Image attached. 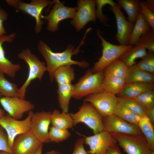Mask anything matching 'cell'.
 <instances>
[{
  "mask_svg": "<svg viewBox=\"0 0 154 154\" xmlns=\"http://www.w3.org/2000/svg\"><path fill=\"white\" fill-rule=\"evenodd\" d=\"M128 67L118 58L108 65L103 70L104 76H113L125 79Z\"/></svg>",
  "mask_w": 154,
  "mask_h": 154,
  "instance_id": "cell-26",
  "label": "cell"
},
{
  "mask_svg": "<svg viewBox=\"0 0 154 154\" xmlns=\"http://www.w3.org/2000/svg\"><path fill=\"white\" fill-rule=\"evenodd\" d=\"M77 2V11L70 23L77 31H80L89 22H96V5L94 0H78Z\"/></svg>",
  "mask_w": 154,
  "mask_h": 154,
  "instance_id": "cell-10",
  "label": "cell"
},
{
  "mask_svg": "<svg viewBox=\"0 0 154 154\" xmlns=\"http://www.w3.org/2000/svg\"><path fill=\"white\" fill-rule=\"evenodd\" d=\"M113 114L130 123L137 125L141 117L117 102Z\"/></svg>",
  "mask_w": 154,
  "mask_h": 154,
  "instance_id": "cell-30",
  "label": "cell"
},
{
  "mask_svg": "<svg viewBox=\"0 0 154 154\" xmlns=\"http://www.w3.org/2000/svg\"><path fill=\"white\" fill-rule=\"evenodd\" d=\"M70 135L71 133L67 129L52 126L49 127L48 137L50 142L59 143L67 139Z\"/></svg>",
  "mask_w": 154,
  "mask_h": 154,
  "instance_id": "cell-33",
  "label": "cell"
},
{
  "mask_svg": "<svg viewBox=\"0 0 154 154\" xmlns=\"http://www.w3.org/2000/svg\"><path fill=\"white\" fill-rule=\"evenodd\" d=\"M82 40L80 44L75 49L71 44H68L65 50L61 52H53L45 42L40 40L37 44V49L42 55L46 62L47 71L48 72L50 82L54 80V74L59 67L65 65H76L82 68H86L89 65V63L85 61H75L72 59L73 55L77 54L80 51V46L84 42Z\"/></svg>",
  "mask_w": 154,
  "mask_h": 154,
  "instance_id": "cell-1",
  "label": "cell"
},
{
  "mask_svg": "<svg viewBox=\"0 0 154 154\" xmlns=\"http://www.w3.org/2000/svg\"><path fill=\"white\" fill-rule=\"evenodd\" d=\"M111 133L127 154H148L152 151L143 135Z\"/></svg>",
  "mask_w": 154,
  "mask_h": 154,
  "instance_id": "cell-8",
  "label": "cell"
},
{
  "mask_svg": "<svg viewBox=\"0 0 154 154\" xmlns=\"http://www.w3.org/2000/svg\"><path fill=\"white\" fill-rule=\"evenodd\" d=\"M118 4L126 11L128 21L135 22L140 12V2L139 0H117Z\"/></svg>",
  "mask_w": 154,
  "mask_h": 154,
  "instance_id": "cell-28",
  "label": "cell"
},
{
  "mask_svg": "<svg viewBox=\"0 0 154 154\" xmlns=\"http://www.w3.org/2000/svg\"><path fill=\"white\" fill-rule=\"evenodd\" d=\"M140 69L149 72L154 73V53L149 51L146 55L142 58L141 60L135 64Z\"/></svg>",
  "mask_w": 154,
  "mask_h": 154,
  "instance_id": "cell-35",
  "label": "cell"
},
{
  "mask_svg": "<svg viewBox=\"0 0 154 154\" xmlns=\"http://www.w3.org/2000/svg\"><path fill=\"white\" fill-rule=\"evenodd\" d=\"M96 31L97 36L101 40V45L102 50V56L99 60L94 64L91 69L94 73L103 71L108 65L119 58L134 46L129 44L123 46L111 44L104 38L99 29H96Z\"/></svg>",
  "mask_w": 154,
  "mask_h": 154,
  "instance_id": "cell-4",
  "label": "cell"
},
{
  "mask_svg": "<svg viewBox=\"0 0 154 154\" xmlns=\"http://www.w3.org/2000/svg\"><path fill=\"white\" fill-rule=\"evenodd\" d=\"M72 114L63 112L61 113L58 110H54L50 116L52 126L67 129L72 128L74 125Z\"/></svg>",
  "mask_w": 154,
  "mask_h": 154,
  "instance_id": "cell-23",
  "label": "cell"
},
{
  "mask_svg": "<svg viewBox=\"0 0 154 154\" xmlns=\"http://www.w3.org/2000/svg\"><path fill=\"white\" fill-rule=\"evenodd\" d=\"M151 29L143 14H138L135 24L131 35L128 44L134 46L139 41L141 37Z\"/></svg>",
  "mask_w": 154,
  "mask_h": 154,
  "instance_id": "cell-21",
  "label": "cell"
},
{
  "mask_svg": "<svg viewBox=\"0 0 154 154\" xmlns=\"http://www.w3.org/2000/svg\"><path fill=\"white\" fill-rule=\"evenodd\" d=\"M104 76L103 71L94 73L89 69L78 82L74 85L72 98L79 100L92 94L104 92L102 84Z\"/></svg>",
  "mask_w": 154,
  "mask_h": 154,
  "instance_id": "cell-5",
  "label": "cell"
},
{
  "mask_svg": "<svg viewBox=\"0 0 154 154\" xmlns=\"http://www.w3.org/2000/svg\"><path fill=\"white\" fill-rule=\"evenodd\" d=\"M4 129L0 126V151H4L9 154H12V150L9 147L7 135Z\"/></svg>",
  "mask_w": 154,
  "mask_h": 154,
  "instance_id": "cell-38",
  "label": "cell"
},
{
  "mask_svg": "<svg viewBox=\"0 0 154 154\" xmlns=\"http://www.w3.org/2000/svg\"><path fill=\"white\" fill-rule=\"evenodd\" d=\"M43 144L41 145L35 154H42Z\"/></svg>",
  "mask_w": 154,
  "mask_h": 154,
  "instance_id": "cell-46",
  "label": "cell"
},
{
  "mask_svg": "<svg viewBox=\"0 0 154 154\" xmlns=\"http://www.w3.org/2000/svg\"><path fill=\"white\" fill-rule=\"evenodd\" d=\"M140 5L141 13L151 28L154 30V13L146 7L141 1H140Z\"/></svg>",
  "mask_w": 154,
  "mask_h": 154,
  "instance_id": "cell-39",
  "label": "cell"
},
{
  "mask_svg": "<svg viewBox=\"0 0 154 154\" xmlns=\"http://www.w3.org/2000/svg\"><path fill=\"white\" fill-rule=\"evenodd\" d=\"M141 1L146 7L154 13V0H147Z\"/></svg>",
  "mask_w": 154,
  "mask_h": 154,
  "instance_id": "cell-43",
  "label": "cell"
},
{
  "mask_svg": "<svg viewBox=\"0 0 154 154\" xmlns=\"http://www.w3.org/2000/svg\"><path fill=\"white\" fill-rule=\"evenodd\" d=\"M33 113L32 111L29 112L27 117L21 120L15 119L8 114H5L0 118V126L7 132L11 149L14 141L18 135L31 132V120Z\"/></svg>",
  "mask_w": 154,
  "mask_h": 154,
  "instance_id": "cell-7",
  "label": "cell"
},
{
  "mask_svg": "<svg viewBox=\"0 0 154 154\" xmlns=\"http://www.w3.org/2000/svg\"><path fill=\"white\" fill-rule=\"evenodd\" d=\"M125 84L124 79L104 76L102 88L103 91L116 96L120 92Z\"/></svg>",
  "mask_w": 154,
  "mask_h": 154,
  "instance_id": "cell-24",
  "label": "cell"
},
{
  "mask_svg": "<svg viewBox=\"0 0 154 154\" xmlns=\"http://www.w3.org/2000/svg\"><path fill=\"white\" fill-rule=\"evenodd\" d=\"M8 16L6 11L0 8V35H5L7 33L3 26V23L7 19Z\"/></svg>",
  "mask_w": 154,
  "mask_h": 154,
  "instance_id": "cell-41",
  "label": "cell"
},
{
  "mask_svg": "<svg viewBox=\"0 0 154 154\" xmlns=\"http://www.w3.org/2000/svg\"><path fill=\"white\" fill-rule=\"evenodd\" d=\"M16 33L13 32L8 35H0V72L12 78L15 77L17 72L21 68L19 64H14L5 56L3 47L4 42L11 43L16 36Z\"/></svg>",
  "mask_w": 154,
  "mask_h": 154,
  "instance_id": "cell-18",
  "label": "cell"
},
{
  "mask_svg": "<svg viewBox=\"0 0 154 154\" xmlns=\"http://www.w3.org/2000/svg\"><path fill=\"white\" fill-rule=\"evenodd\" d=\"M117 101L119 103L140 117L147 116V108L137 100L117 97Z\"/></svg>",
  "mask_w": 154,
  "mask_h": 154,
  "instance_id": "cell-31",
  "label": "cell"
},
{
  "mask_svg": "<svg viewBox=\"0 0 154 154\" xmlns=\"http://www.w3.org/2000/svg\"><path fill=\"white\" fill-rule=\"evenodd\" d=\"M17 85L10 82L5 77L4 74L0 72V94L5 97H18Z\"/></svg>",
  "mask_w": 154,
  "mask_h": 154,
  "instance_id": "cell-32",
  "label": "cell"
},
{
  "mask_svg": "<svg viewBox=\"0 0 154 154\" xmlns=\"http://www.w3.org/2000/svg\"><path fill=\"white\" fill-rule=\"evenodd\" d=\"M121 8L117 3L113 7H109V11L114 14L116 19L117 27L116 39L120 45L126 46L129 45L130 37L135 22L127 20Z\"/></svg>",
  "mask_w": 154,
  "mask_h": 154,
  "instance_id": "cell-13",
  "label": "cell"
},
{
  "mask_svg": "<svg viewBox=\"0 0 154 154\" xmlns=\"http://www.w3.org/2000/svg\"><path fill=\"white\" fill-rule=\"evenodd\" d=\"M51 112L42 111L33 114L31 120V132L42 143L50 141L48 137Z\"/></svg>",
  "mask_w": 154,
  "mask_h": 154,
  "instance_id": "cell-14",
  "label": "cell"
},
{
  "mask_svg": "<svg viewBox=\"0 0 154 154\" xmlns=\"http://www.w3.org/2000/svg\"><path fill=\"white\" fill-rule=\"evenodd\" d=\"M137 126L145 137L151 150H154V129L153 123L147 116L141 117Z\"/></svg>",
  "mask_w": 154,
  "mask_h": 154,
  "instance_id": "cell-27",
  "label": "cell"
},
{
  "mask_svg": "<svg viewBox=\"0 0 154 154\" xmlns=\"http://www.w3.org/2000/svg\"><path fill=\"white\" fill-rule=\"evenodd\" d=\"M84 138H80L77 139L74 143V151L71 154H89L84 149Z\"/></svg>",
  "mask_w": 154,
  "mask_h": 154,
  "instance_id": "cell-40",
  "label": "cell"
},
{
  "mask_svg": "<svg viewBox=\"0 0 154 154\" xmlns=\"http://www.w3.org/2000/svg\"><path fill=\"white\" fill-rule=\"evenodd\" d=\"M84 101L91 104L102 117L113 114L118 102L116 95L104 91L90 94Z\"/></svg>",
  "mask_w": 154,
  "mask_h": 154,
  "instance_id": "cell-11",
  "label": "cell"
},
{
  "mask_svg": "<svg viewBox=\"0 0 154 154\" xmlns=\"http://www.w3.org/2000/svg\"><path fill=\"white\" fill-rule=\"evenodd\" d=\"M1 95L0 94V100L1 97ZM5 114L4 111L1 109L0 108V118L3 116Z\"/></svg>",
  "mask_w": 154,
  "mask_h": 154,
  "instance_id": "cell-47",
  "label": "cell"
},
{
  "mask_svg": "<svg viewBox=\"0 0 154 154\" xmlns=\"http://www.w3.org/2000/svg\"><path fill=\"white\" fill-rule=\"evenodd\" d=\"M72 116L74 126L83 123L92 129L94 134L105 130L102 116L89 102L84 101L79 110L72 114Z\"/></svg>",
  "mask_w": 154,
  "mask_h": 154,
  "instance_id": "cell-6",
  "label": "cell"
},
{
  "mask_svg": "<svg viewBox=\"0 0 154 154\" xmlns=\"http://www.w3.org/2000/svg\"><path fill=\"white\" fill-rule=\"evenodd\" d=\"M18 58L25 62L28 65L29 72L27 77L23 85L19 88V97L25 99L27 89L34 80H42L47 71L45 63L40 61L37 56L33 53L29 48L22 50L18 54Z\"/></svg>",
  "mask_w": 154,
  "mask_h": 154,
  "instance_id": "cell-2",
  "label": "cell"
},
{
  "mask_svg": "<svg viewBox=\"0 0 154 154\" xmlns=\"http://www.w3.org/2000/svg\"><path fill=\"white\" fill-rule=\"evenodd\" d=\"M0 103L8 114L17 120L35 108L34 105L30 101L18 97L4 96L1 98Z\"/></svg>",
  "mask_w": 154,
  "mask_h": 154,
  "instance_id": "cell-15",
  "label": "cell"
},
{
  "mask_svg": "<svg viewBox=\"0 0 154 154\" xmlns=\"http://www.w3.org/2000/svg\"><path fill=\"white\" fill-rule=\"evenodd\" d=\"M133 99L138 101L148 110L154 107V90L144 92Z\"/></svg>",
  "mask_w": 154,
  "mask_h": 154,
  "instance_id": "cell-37",
  "label": "cell"
},
{
  "mask_svg": "<svg viewBox=\"0 0 154 154\" xmlns=\"http://www.w3.org/2000/svg\"><path fill=\"white\" fill-rule=\"evenodd\" d=\"M102 117L105 130L110 133L143 135L137 125L128 122L115 115Z\"/></svg>",
  "mask_w": 154,
  "mask_h": 154,
  "instance_id": "cell-12",
  "label": "cell"
},
{
  "mask_svg": "<svg viewBox=\"0 0 154 154\" xmlns=\"http://www.w3.org/2000/svg\"><path fill=\"white\" fill-rule=\"evenodd\" d=\"M135 45L142 46L149 51L154 52V30L151 29L142 35Z\"/></svg>",
  "mask_w": 154,
  "mask_h": 154,
  "instance_id": "cell-36",
  "label": "cell"
},
{
  "mask_svg": "<svg viewBox=\"0 0 154 154\" xmlns=\"http://www.w3.org/2000/svg\"><path fill=\"white\" fill-rule=\"evenodd\" d=\"M153 84L133 82L126 83L118 97L133 99L146 91L154 90Z\"/></svg>",
  "mask_w": 154,
  "mask_h": 154,
  "instance_id": "cell-19",
  "label": "cell"
},
{
  "mask_svg": "<svg viewBox=\"0 0 154 154\" xmlns=\"http://www.w3.org/2000/svg\"><path fill=\"white\" fill-rule=\"evenodd\" d=\"M84 137V143L89 146L90 154H105L110 147L117 143L112 134L105 130Z\"/></svg>",
  "mask_w": 154,
  "mask_h": 154,
  "instance_id": "cell-16",
  "label": "cell"
},
{
  "mask_svg": "<svg viewBox=\"0 0 154 154\" xmlns=\"http://www.w3.org/2000/svg\"><path fill=\"white\" fill-rule=\"evenodd\" d=\"M64 3V1L61 2L56 0L48 14L43 15L42 19L48 22L46 29L48 31L52 33L56 32L59 30L58 25L61 21L69 18L72 19L74 17L77 7H67Z\"/></svg>",
  "mask_w": 154,
  "mask_h": 154,
  "instance_id": "cell-9",
  "label": "cell"
},
{
  "mask_svg": "<svg viewBox=\"0 0 154 154\" xmlns=\"http://www.w3.org/2000/svg\"><path fill=\"white\" fill-rule=\"evenodd\" d=\"M148 154H154V151H151Z\"/></svg>",
  "mask_w": 154,
  "mask_h": 154,
  "instance_id": "cell-49",
  "label": "cell"
},
{
  "mask_svg": "<svg viewBox=\"0 0 154 154\" xmlns=\"http://www.w3.org/2000/svg\"><path fill=\"white\" fill-rule=\"evenodd\" d=\"M75 74L73 67L66 65L58 68L55 72L54 78L58 84L71 83L74 78Z\"/></svg>",
  "mask_w": 154,
  "mask_h": 154,
  "instance_id": "cell-29",
  "label": "cell"
},
{
  "mask_svg": "<svg viewBox=\"0 0 154 154\" xmlns=\"http://www.w3.org/2000/svg\"><path fill=\"white\" fill-rule=\"evenodd\" d=\"M147 116L151 122L154 123V107L147 110Z\"/></svg>",
  "mask_w": 154,
  "mask_h": 154,
  "instance_id": "cell-44",
  "label": "cell"
},
{
  "mask_svg": "<svg viewBox=\"0 0 154 154\" xmlns=\"http://www.w3.org/2000/svg\"><path fill=\"white\" fill-rule=\"evenodd\" d=\"M0 154H9L7 153L4 151H0Z\"/></svg>",
  "mask_w": 154,
  "mask_h": 154,
  "instance_id": "cell-48",
  "label": "cell"
},
{
  "mask_svg": "<svg viewBox=\"0 0 154 154\" xmlns=\"http://www.w3.org/2000/svg\"><path fill=\"white\" fill-rule=\"evenodd\" d=\"M105 154H123L120 151L117 144L110 147L106 151Z\"/></svg>",
  "mask_w": 154,
  "mask_h": 154,
  "instance_id": "cell-42",
  "label": "cell"
},
{
  "mask_svg": "<svg viewBox=\"0 0 154 154\" xmlns=\"http://www.w3.org/2000/svg\"><path fill=\"white\" fill-rule=\"evenodd\" d=\"M95 1L96 6L95 11L96 19L99 20L104 26L106 27L109 26L108 25L107 22L110 18L103 13V8L106 5L113 7L116 3L112 0H95Z\"/></svg>",
  "mask_w": 154,
  "mask_h": 154,
  "instance_id": "cell-34",
  "label": "cell"
},
{
  "mask_svg": "<svg viewBox=\"0 0 154 154\" xmlns=\"http://www.w3.org/2000/svg\"><path fill=\"white\" fill-rule=\"evenodd\" d=\"M125 80L126 83L139 82L154 84V74L140 69L134 64L128 67Z\"/></svg>",
  "mask_w": 154,
  "mask_h": 154,
  "instance_id": "cell-20",
  "label": "cell"
},
{
  "mask_svg": "<svg viewBox=\"0 0 154 154\" xmlns=\"http://www.w3.org/2000/svg\"><path fill=\"white\" fill-rule=\"evenodd\" d=\"M74 85L71 84H58L57 90L58 99L62 112L68 113L70 99L72 97Z\"/></svg>",
  "mask_w": 154,
  "mask_h": 154,
  "instance_id": "cell-22",
  "label": "cell"
},
{
  "mask_svg": "<svg viewBox=\"0 0 154 154\" xmlns=\"http://www.w3.org/2000/svg\"><path fill=\"white\" fill-rule=\"evenodd\" d=\"M146 49L142 46L135 45L128 51L121 55L119 59L129 67L136 64V59L142 58L147 52Z\"/></svg>",
  "mask_w": 154,
  "mask_h": 154,
  "instance_id": "cell-25",
  "label": "cell"
},
{
  "mask_svg": "<svg viewBox=\"0 0 154 154\" xmlns=\"http://www.w3.org/2000/svg\"><path fill=\"white\" fill-rule=\"evenodd\" d=\"M44 154H61L60 153L55 150H52L47 152Z\"/></svg>",
  "mask_w": 154,
  "mask_h": 154,
  "instance_id": "cell-45",
  "label": "cell"
},
{
  "mask_svg": "<svg viewBox=\"0 0 154 154\" xmlns=\"http://www.w3.org/2000/svg\"><path fill=\"white\" fill-rule=\"evenodd\" d=\"M5 1L9 6L15 9L17 11L21 12L34 18L36 21L34 30L36 33H38L41 32L45 23V21L42 20L43 9L48 5L54 4L56 0L52 1L31 0L30 3H26L20 0H6Z\"/></svg>",
  "mask_w": 154,
  "mask_h": 154,
  "instance_id": "cell-3",
  "label": "cell"
},
{
  "mask_svg": "<svg viewBox=\"0 0 154 154\" xmlns=\"http://www.w3.org/2000/svg\"><path fill=\"white\" fill-rule=\"evenodd\" d=\"M42 144L31 132L20 134L14 141L12 154H35Z\"/></svg>",
  "mask_w": 154,
  "mask_h": 154,
  "instance_id": "cell-17",
  "label": "cell"
}]
</instances>
